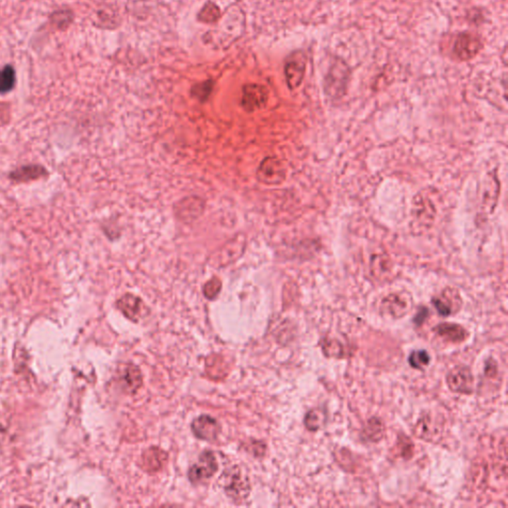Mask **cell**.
<instances>
[{
    "mask_svg": "<svg viewBox=\"0 0 508 508\" xmlns=\"http://www.w3.org/2000/svg\"><path fill=\"white\" fill-rule=\"evenodd\" d=\"M323 352L328 357H339L344 355L343 346L337 339H326L323 341Z\"/></svg>",
    "mask_w": 508,
    "mask_h": 508,
    "instance_id": "cell-22",
    "label": "cell"
},
{
    "mask_svg": "<svg viewBox=\"0 0 508 508\" xmlns=\"http://www.w3.org/2000/svg\"><path fill=\"white\" fill-rule=\"evenodd\" d=\"M203 203L200 198L190 197L183 199L177 203L175 213L181 221L185 222H193L202 215Z\"/></svg>",
    "mask_w": 508,
    "mask_h": 508,
    "instance_id": "cell-11",
    "label": "cell"
},
{
    "mask_svg": "<svg viewBox=\"0 0 508 508\" xmlns=\"http://www.w3.org/2000/svg\"><path fill=\"white\" fill-rule=\"evenodd\" d=\"M455 301H461L458 293L452 289L444 290L440 296L434 297L432 300L433 305L442 317H449L452 314L456 312L460 308L461 303H455Z\"/></svg>",
    "mask_w": 508,
    "mask_h": 508,
    "instance_id": "cell-12",
    "label": "cell"
},
{
    "mask_svg": "<svg viewBox=\"0 0 508 508\" xmlns=\"http://www.w3.org/2000/svg\"><path fill=\"white\" fill-rule=\"evenodd\" d=\"M71 20L72 15L69 11L68 13L67 11H60V13H57L55 15H53L54 24H56V26L60 28L68 26L69 23L71 22Z\"/></svg>",
    "mask_w": 508,
    "mask_h": 508,
    "instance_id": "cell-26",
    "label": "cell"
},
{
    "mask_svg": "<svg viewBox=\"0 0 508 508\" xmlns=\"http://www.w3.org/2000/svg\"><path fill=\"white\" fill-rule=\"evenodd\" d=\"M325 421H326V415L325 412L321 410V409H312L306 414L305 419H304V424H305L306 428L310 431L319 430L323 425H324Z\"/></svg>",
    "mask_w": 508,
    "mask_h": 508,
    "instance_id": "cell-19",
    "label": "cell"
},
{
    "mask_svg": "<svg viewBox=\"0 0 508 508\" xmlns=\"http://www.w3.org/2000/svg\"><path fill=\"white\" fill-rule=\"evenodd\" d=\"M15 82V71L11 66H6L0 70V93H6L13 90Z\"/></svg>",
    "mask_w": 508,
    "mask_h": 508,
    "instance_id": "cell-20",
    "label": "cell"
},
{
    "mask_svg": "<svg viewBox=\"0 0 508 508\" xmlns=\"http://www.w3.org/2000/svg\"><path fill=\"white\" fill-rule=\"evenodd\" d=\"M121 383L123 390L128 394H134L144 383L141 371L137 365L130 364L123 367L121 372Z\"/></svg>",
    "mask_w": 508,
    "mask_h": 508,
    "instance_id": "cell-13",
    "label": "cell"
},
{
    "mask_svg": "<svg viewBox=\"0 0 508 508\" xmlns=\"http://www.w3.org/2000/svg\"><path fill=\"white\" fill-rule=\"evenodd\" d=\"M219 469L217 459L212 451H205L201 454L198 462L190 468L188 472L189 481L193 484H202L209 481Z\"/></svg>",
    "mask_w": 508,
    "mask_h": 508,
    "instance_id": "cell-3",
    "label": "cell"
},
{
    "mask_svg": "<svg viewBox=\"0 0 508 508\" xmlns=\"http://www.w3.org/2000/svg\"><path fill=\"white\" fill-rule=\"evenodd\" d=\"M449 390L461 394H470L474 390V376L468 367H456L447 376Z\"/></svg>",
    "mask_w": 508,
    "mask_h": 508,
    "instance_id": "cell-6",
    "label": "cell"
},
{
    "mask_svg": "<svg viewBox=\"0 0 508 508\" xmlns=\"http://www.w3.org/2000/svg\"><path fill=\"white\" fill-rule=\"evenodd\" d=\"M213 88H214V83L212 81L203 82L192 88V95L198 98L200 102H205L212 93Z\"/></svg>",
    "mask_w": 508,
    "mask_h": 508,
    "instance_id": "cell-24",
    "label": "cell"
},
{
    "mask_svg": "<svg viewBox=\"0 0 508 508\" xmlns=\"http://www.w3.org/2000/svg\"><path fill=\"white\" fill-rule=\"evenodd\" d=\"M434 331L445 341H452V343H462L469 337V332L465 328L461 325L452 324V323H442L435 327Z\"/></svg>",
    "mask_w": 508,
    "mask_h": 508,
    "instance_id": "cell-15",
    "label": "cell"
},
{
    "mask_svg": "<svg viewBox=\"0 0 508 508\" xmlns=\"http://www.w3.org/2000/svg\"><path fill=\"white\" fill-rule=\"evenodd\" d=\"M257 180L262 184H281L286 177V171L282 162L275 157H268L261 163L256 173Z\"/></svg>",
    "mask_w": 508,
    "mask_h": 508,
    "instance_id": "cell-4",
    "label": "cell"
},
{
    "mask_svg": "<svg viewBox=\"0 0 508 508\" xmlns=\"http://www.w3.org/2000/svg\"><path fill=\"white\" fill-rule=\"evenodd\" d=\"M268 91L265 86L255 84L243 86L241 105L245 111L252 112L263 109L268 104Z\"/></svg>",
    "mask_w": 508,
    "mask_h": 508,
    "instance_id": "cell-7",
    "label": "cell"
},
{
    "mask_svg": "<svg viewBox=\"0 0 508 508\" xmlns=\"http://www.w3.org/2000/svg\"><path fill=\"white\" fill-rule=\"evenodd\" d=\"M249 481L238 467L226 470L222 476V486L226 495L236 502H243L250 493Z\"/></svg>",
    "mask_w": 508,
    "mask_h": 508,
    "instance_id": "cell-1",
    "label": "cell"
},
{
    "mask_svg": "<svg viewBox=\"0 0 508 508\" xmlns=\"http://www.w3.org/2000/svg\"><path fill=\"white\" fill-rule=\"evenodd\" d=\"M168 455L166 452L157 447L145 449L142 454L141 465L148 472H156L162 469L167 462Z\"/></svg>",
    "mask_w": 508,
    "mask_h": 508,
    "instance_id": "cell-14",
    "label": "cell"
},
{
    "mask_svg": "<svg viewBox=\"0 0 508 508\" xmlns=\"http://www.w3.org/2000/svg\"><path fill=\"white\" fill-rule=\"evenodd\" d=\"M350 79V68L343 60L336 59L330 67L325 81V90L332 98L343 95Z\"/></svg>",
    "mask_w": 508,
    "mask_h": 508,
    "instance_id": "cell-2",
    "label": "cell"
},
{
    "mask_svg": "<svg viewBox=\"0 0 508 508\" xmlns=\"http://www.w3.org/2000/svg\"><path fill=\"white\" fill-rule=\"evenodd\" d=\"M193 434L203 441L213 442L221 433V424L210 415H201L191 424Z\"/></svg>",
    "mask_w": 508,
    "mask_h": 508,
    "instance_id": "cell-9",
    "label": "cell"
},
{
    "mask_svg": "<svg viewBox=\"0 0 508 508\" xmlns=\"http://www.w3.org/2000/svg\"><path fill=\"white\" fill-rule=\"evenodd\" d=\"M118 310L132 322H139L142 318L148 315V308L144 305V301L135 295L128 293L116 302Z\"/></svg>",
    "mask_w": 508,
    "mask_h": 508,
    "instance_id": "cell-8",
    "label": "cell"
},
{
    "mask_svg": "<svg viewBox=\"0 0 508 508\" xmlns=\"http://www.w3.org/2000/svg\"><path fill=\"white\" fill-rule=\"evenodd\" d=\"M222 290V281L217 277L212 278L208 281L203 287V296L209 300H215L219 296Z\"/></svg>",
    "mask_w": 508,
    "mask_h": 508,
    "instance_id": "cell-25",
    "label": "cell"
},
{
    "mask_svg": "<svg viewBox=\"0 0 508 508\" xmlns=\"http://www.w3.org/2000/svg\"><path fill=\"white\" fill-rule=\"evenodd\" d=\"M220 14L219 7L213 2H208L199 14V20L206 23L215 22L219 20Z\"/></svg>",
    "mask_w": 508,
    "mask_h": 508,
    "instance_id": "cell-23",
    "label": "cell"
},
{
    "mask_svg": "<svg viewBox=\"0 0 508 508\" xmlns=\"http://www.w3.org/2000/svg\"><path fill=\"white\" fill-rule=\"evenodd\" d=\"M381 309L392 317L400 318L408 311V304L399 295L393 294L383 300Z\"/></svg>",
    "mask_w": 508,
    "mask_h": 508,
    "instance_id": "cell-16",
    "label": "cell"
},
{
    "mask_svg": "<svg viewBox=\"0 0 508 508\" xmlns=\"http://www.w3.org/2000/svg\"><path fill=\"white\" fill-rule=\"evenodd\" d=\"M429 314L428 308H426V307H421V308L419 309L417 314H416L415 317H414V324H415L417 327L422 326L424 322L427 320Z\"/></svg>",
    "mask_w": 508,
    "mask_h": 508,
    "instance_id": "cell-28",
    "label": "cell"
},
{
    "mask_svg": "<svg viewBox=\"0 0 508 508\" xmlns=\"http://www.w3.org/2000/svg\"><path fill=\"white\" fill-rule=\"evenodd\" d=\"M431 362L429 353L424 350L413 351L409 355L408 362L415 369H422L428 367Z\"/></svg>",
    "mask_w": 508,
    "mask_h": 508,
    "instance_id": "cell-21",
    "label": "cell"
},
{
    "mask_svg": "<svg viewBox=\"0 0 508 508\" xmlns=\"http://www.w3.org/2000/svg\"><path fill=\"white\" fill-rule=\"evenodd\" d=\"M46 170L38 165L23 166L20 169L11 173V180L15 182H27L31 180L39 179L40 177L46 176Z\"/></svg>",
    "mask_w": 508,
    "mask_h": 508,
    "instance_id": "cell-18",
    "label": "cell"
},
{
    "mask_svg": "<svg viewBox=\"0 0 508 508\" xmlns=\"http://www.w3.org/2000/svg\"><path fill=\"white\" fill-rule=\"evenodd\" d=\"M306 71V57L302 52H296L290 56L285 65V77L288 86L291 90L298 88L303 82Z\"/></svg>",
    "mask_w": 508,
    "mask_h": 508,
    "instance_id": "cell-10",
    "label": "cell"
},
{
    "mask_svg": "<svg viewBox=\"0 0 508 508\" xmlns=\"http://www.w3.org/2000/svg\"><path fill=\"white\" fill-rule=\"evenodd\" d=\"M398 444L401 445V456H403L404 459H410L412 456V453H413V446H412V443L410 440L408 439L406 436L403 438H400L399 442H398Z\"/></svg>",
    "mask_w": 508,
    "mask_h": 508,
    "instance_id": "cell-27",
    "label": "cell"
},
{
    "mask_svg": "<svg viewBox=\"0 0 508 508\" xmlns=\"http://www.w3.org/2000/svg\"><path fill=\"white\" fill-rule=\"evenodd\" d=\"M385 428L383 421L378 417H372L367 421L362 430V438L365 442L378 443L385 436Z\"/></svg>",
    "mask_w": 508,
    "mask_h": 508,
    "instance_id": "cell-17",
    "label": "cell"
},
{
    "mask_svg": "<svg viewBox=\"0 0 508 508\" xmlns=\"http://www.w3.org/2000/svg\"><path fill=\"white\" fill-rule=\"evenodd\" d=\"M482 48L481 39L477 35L463 32L456 37L454 44V55L460 61H468L476 57Z\"/></svg>",
    "mask_w": 508,
    "mask_h": 508,
    "instance_id": "cell-5",
    "label": "cell"
}]
</instances>
